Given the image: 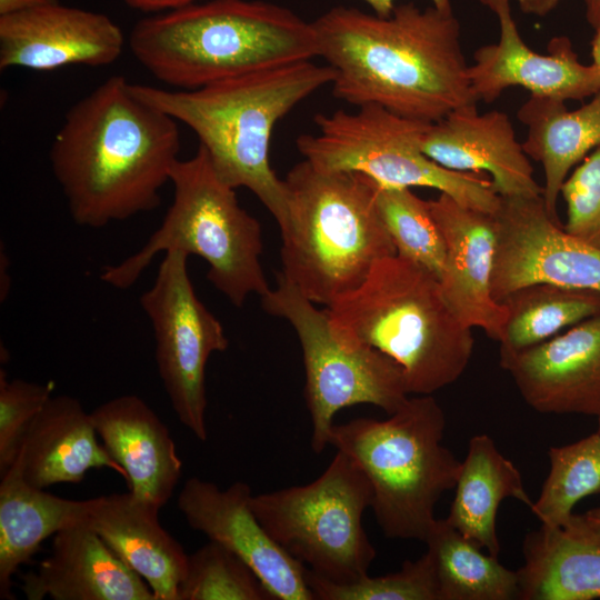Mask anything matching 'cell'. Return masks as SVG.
Wrapping results in <instances>:
<instances>
[{
  "instance_id": "obj_1",
  "label": "cell",
  "mask_w": 600,
  "mask_h": 600,
  "mask_svg": "<svg viewBox=\"0 0 600 600\" xmlns=\"http://www.w3.org/2000/svg\"><path fill=\"white\" fill-rule=\"evenodd\" d=\"M312 26L337 99L428 123L479 102L453 11L408 2L380 17L338 6Z\"/></svg>"
},
{
  "instance_id": "obj_2",
  "label": "cell",
  "mask_w": 600,
  "mask_h": 600,
  "mask_svg": "<svg viewBox=\"0 0 600 600\" xmlns=\"http://www.w3.org/2000/svg\"><path fill=\"white\" fill-rule=\"evenodd\" d=\"M179 151L177 121L116 74L67 111L49 158L73 221L100 228L159 207Z\"/></svg>"
},
{
  "instance_id": "obj_3",
  "label": "cell",
  "mask_w": 600,
  "mask_h": 600,
  "mask_svg": "<svg viewBox=\"0 0 600 600\" xmlns=\"http://www.w3.org/2000/svg\"><path fill=\"white\" fill-rule=\"evenodd\" d=\"M328 64L300 61L229 78L193 90H168L130 83L143 102L189 127L218 178L247 188L282 228L288 216L284 181L269 160L276 124L301 101L327 84Z\"/></svg>"
},
{
  "instance_id": "obj_4",
  "label": "cell",
  "mask_w": 600,
  "mask_h": 600,
  "mask_svg": "<svg viewBox=\"0 0 600 600\" xmlns=\"http://www.w3.org/2000/svg\"><path fill=\"white\" fill-rule=\"evenodd\" d=\"M130 49L156 79L193 90L318 57L312 22L261 0H203L136 22Z\"/></svg>"
},
{
  "instance_id": "obj_5",
  "label": "cell",
  "mask_w": 600,
  "mask_h": 600,
  "mask_svg": "<svg viewBox=\"0 0 600 600\" xmlns=\"http://www.w3.org/2000/svg\"><path fill=\"white\" fill-rule=\"evenodd\" d=\"M283 181L288 216L279 274L311 302L330 306L397 254L368 176L322 170L304 159Z\"/></svg>"
},
{
  "instance_id": "obj_6",
  "label": "cell",
  "mask_w": 600,
  "mask_h": 600,
  "mask_svg": "<svg viewBox=\"0 0 600 600\" xmlns=\"http://www.w3.org/2000/svg\"><path fill=\"white\" fill-rule=\"evenodd\" d=\"M326 311L342 334L394 360L410 394L456 382L472 357V329L449 306L440 281L398 254L380 260Z\"/></svg>"
},
{
  "instance_id": "obj_7",
  "label": "cell",
  "mask_w": 600,
  "mask_h": 600,
  "mask_svg": "<svg viewBox=\"0 0 600 600\" xmlns=\"http://www.w3.org/2000/svg\"><path fill=\"white\" fill-rule=\"evenodd\" d=\"M443 409L431 394H417L388 418L333 424L330 444L363 471L374 518L392 539L424 542L441 496L457 483L461 462L442 444Z\"/></svg>"
},
{
  "instance_id": "obj_8",
  "label": "cell",
  "mask_w": 600,
  "mask_h": 600,
  "mask_svg": "<svg viewBox=\"0 0 600 600\" xmlns=\"http://www.w3.org/2000/svg\"><path fill=\"white\" fill-rule=\"evenodd\" d=\"M170 182L172 203L160 227L136 253L106 266L101 279L127 289L157 254L176 249L204 259L208 280L233 306L242 307L252 293L267 294L261 226L240 206L236 189L218 178L201 146L193 157L176 162Z\"/></svg>"
},
{
  "instance_id": "obj_9",
  "label": "cell",
  "mask_w": 600,
  "mask_h": 600,
  "mask_svg": "<svg viewBox=\"0 0 600 600\" xmlns=\"http://www.w3.org/2000/svg\"><path fill=\"white\" fill-rule=\"evenodd\" d=\"M371 503L366 474L339 450L312 482L251 497V508L270 537L317 576L336 583L363 578L376 558L362 523Z\"/></svg>"
},
{
  "instance_id": "obj_10",
  "label": "cell",
  "mask_w": 600,
  "mask_h": 600,
  "mask_svg": "<svg viewBox=\"0 0 600 600\" xmlns=\"http://www.w3.org/2000/svg\"><path fill=\"white\" fill-rule=\"evenodd\" d=\"M318 133L297 138L299 152L314 167L358 172L386 187H427L459 203L493 214L500 204L486 173L449 170L421 149L430 123L403 118L379 106L314 117Z\"/></svg>"
},
{
  "instance_id": "obj_11",
  "label": "cell",
  "mask_w": 600,
  "mask_h": 600,
  "mask_svg": "<svg viewBox=\"0 0 600 600\" xmlns=\"http://www.w3.org/2000/svg\"><path fill=\"white\" fill-rule=\"evenodd\" d=\"M277 280V287L261 297V304L297 332L306 372L304 399L312 422L311 448L320 454L330 446L333 419L340 410L368 403L391 414L410 393L394 360L342 334L326 310H318L279 273Z\"/></svg>"
},
{
  "instance_id": "obj_12",
  "label": "cell",
  "mask_w": 600,
  "mask_h": 600,
  "mask_svg": "<svg viewBox=\"0 0 600 600\" xmlns=\"http://www.w3.org/2000/svg\"><path fill=\"white\" fill-rule=\"evenodd\" d=\"M188 254L169 250L140 304L156 341L159 376L179 421L200 441L206 426V366L229 341L220 321L197 297L188 274Z\"/></svg>"
},
{
  "instance_id": "obj_13",
  "label": "cell",
  "mask_w": 600,
  "mask_h": 600,
  "mask_svg": "<svg viewBox=\"0 0 600 600\" xmlns=\"http://www.w3.org/2000/svg\"><path fill=\"white\" fill-rule=\"evenodd\" d=\"M493 217L491 293L497 302L539 283L600 292V247L556 222L542 196L500 197Z\"/></svg>"
},
{
  "instance_id": "obj_14",
  "label": "cell",
  "mask_w": 600,
  "mask_h": 600,
  "mask_svg": "<svg viewBox=\"0 0 600 600\" xmlns=\"http://www.w3.org/2000/svg\"><path fill=\"white\" fill-rule=\"evenodd\" d=\"M251 488L236 481L226 489L189 478L177 504L188 524L241 558L274 600H316L306 566L288 554L267 532L251 508Z\"/></svg>"
},
{
  "instance_id": "obj_15",
  "label": "cell",
  "mask_w": 600,
  "mask_h": 600,
  "mask_svg": "<svg viewBox=\"0 0 600 600\" xmlns=\"http://www.w3.org/2000/svg\"><path fill=\"white\" fill-rule=\"evenodd\" d=\"M480 2L497 17L500 37L497 43L479 47L469 66V79L479 101L492 103L510 87L564 102L582 101L600 90V70L579 61L568 37L552 38L548 53L540 54L520 37L510 0Z\"/></svg>"
},
{
  "instance_id": "obj_16",
  "label": "cell",
  "mask_w": 600,
  "mask_h": 600,
  "mask_svg": "<svg viewBox=\"0 0 600 600\" xmlns=\"http://www.w3.org/2000/svg\"><path fill=\"white\" fill-rule=\"evenodd\" d=\"M124 36L101 12L60 2L0 16V69L51 71L104 67L122 53Z\"/></svg>"
},
{
  "instance_id": "obj_17",
  "label": "cell",
  "mask_w": 600,
  "mask_h": 600,
  "mask_svg": "<svg viewBox=\"0 0 600 600\" xmlns=\"http://www.w3.org/2000/svg\"><path fill=\"white\" fill-rule=\"evenodd\" d=\"M523 400L542 413L600 416V314L517 353L500 356Z\"/></svg>"
},
{
  "instance_id": "obj_18",
  "label": "cell",
  "mask_w": 600,
  "mask_h": 600,
  "mask_svg": "<svg viewBox=\"0 0 600 600\" xmlns=\"http://www.w3.org/2000/svg\"><path fill=\"white\" fill-rule=\"evenodd\" d=\"M421 149L449 170L490 176L500 197L543 193L509 116L500 110L480 113L477 104L458 108L428 126Z\"/></svg>"
},
{
  "instance_id": "obj_19",
  "label": "cell",
  "mask_w": 600,
  "mask_h": 600,
  "mask_svg": "<svg viewBox=\"0 0 600 600\" xmlns=\"http://www.w3.org/2000/svg\"><path fill=\"white\" fill-rule=\"evenodd\" d=\"M428 201L446 242L447 259L440 284L447 302L464 324L480 328L499 341L508 310L491 293L493 214L466 207L446 193Z\"/></svg>"
},
{
  "instance_id": "obj_20",
  "label": "cell",
  "mask_w": 600,
  "mask_h": 600,
  "mask_svg": "<svg viewBox=\"0 0 600 600\" xmlns=\"http://www.w3.org/2000/svg\"><path fill=\"white\" fill-rule=\"evenodd\" d=\"M20 587L28 600H154L90 522L56 533L50 554L22 576Z\"/></svg>"
},
{
  "instance_id": "obj_21",
  "label": "cell",
  "mask_w": 600,
  "mask_h": 600,
  "mask_svg": "<svg viewBox=\"0 0 600 600\" xmlns=\"http://www.w3.org/2000/svg\"><path fill=\"white\" fill-rule=\"evenodd\" d=\"M90 416L104 448L126 471L129 491L161 509L182 473L167 426L134 394L110 399Z\"/></svg>"
},
{
  "instance_id": "obj_22",
  "label": "cell",
  "mask_w": 600,
  "mask_h": 600,
  "mask_svg": "<svg viewBox=\"0 0 600 600\" xmlns=\"http://www.w3.org/2000/svg\"><path fill=\"white\" fill-rule=\"evenodd\" d=\"M97 436L90 413L78 399L51 397L27 430L9 469L39 489L80 482L90 469L100 468L126 480V471Z\"/></svg>"
},
{
  "instance_id": "obj_23",
  "label": "cell",
  "mask_w": 600,
  "mask_h": 600,
  "mask_svg": "<svg viewBox=\"0 0 600 600\" xmlns=\"http://www.w3.org/2000/svg\"><path fill=\"white\" fill-rule=\"evenodd\" d=\"M159 510L130 491L100 496L90 526L148 583L154 600H179L188 554L160 524Z\"/></svg>"
},
{
  "instance_id": "obj_24",
  "label": "cell",
  "mask_w": 600,
  "mask_h": 600,
  "mask_svg": "<svg viewBox=\"0 0 600 600\" xmlns=\"http://www.w3.org/2000/svg\"><path fill=\"white\" fill-rule=\"evenodd\" d=\"M522 552L518 599H600V527L584 513L559 527L541 524L524 537Z\"/></svg>"
},
{
  "instance_id": "obj_25",
  "label": "cell",
  "mask_w": 600,
  "mask_h": 600,
  "mask_svg": "<svg viewBox=\"0 0 600 600\" xmlns=\"http://www.w3.org/2000/svg\"><path fill=\"white\" fill-rule=\"evenodd\" d=\"M97 498L71 500L27 483L13 469L0 482V598L14 599L12 577L41 543L59 531L90 522Z\"/></svg>"
},
{
  "instance_id": "obj_26",
  "label": "cell",
  "mask_w": 600,
  "mask_h": 600,
  "mask_svg": "<svg viewBox=\"0 0 600 600\" xmlns=\"http://www.w3.org/2000/svg\"><path fill=\"white\" fill-rule=\"evenodd\" d=\"M517 117L528 129L524 152L543 168L546 208L560 223L557 202L563 182L576 164L600 147V90L574 110L562 100L531 94Z\"/></svg>"
},
{
  "instance_id": "obj_27",
  "label": "cell",
  "mask_w": 600,
  "mask_h": 600,
  "mask_svg": "<svg viewBox=\"0 0 600 600\" xmlns=\"http://www.w3.org/2000/svg\"><path fill=\"white\" fill-rule=\"evenodd\" d=\"M454 490L447 522L493 557L500 552L497 534L500 503L513 498L530 508L533 502L518 468L488 434L470 439Z\"/></svg>"
},
{
  "instance_id": "obj_28",
  "label": "cell",
  "mask_w": 600,
  "mask_h": 600,
  "mask_svg": "<svg viewBox=\"0 0 600 600\" xmlns=\"http://www.w3.org/2000/svg\"><path fill=\"white\" fill-rule=\"evenodd\" d=\"M424 543L440 591V600L518 599V571L484 553L446 519H436Z\"/></svg>"
},
{
  "instance_id": "obj_29",
  "label": "cell",
  "mask_w": 600,
  "mask_h": 600,
  "mask_svg": "<svg viewBox=\"0 0 600 600\" xmlns=\"http://www.w3.org/2000/svg\"><path fill=\"white\" fill-rule=\"evenodd\" d=\"M500 303L508 310L499 339L500 356L534 347L600 314V292L548 283L518 289Z\"/></svg>"
},
{
  "instance_id": "obj_30",
  "label": "cell",
  "mask_w": 600,
  "mask_h": 600,
  "mask_svg": "<svg viewBox=\"0 0 600 600\" xmlns=\"http://www.w3.org/2000/svg\"><path fill=\"white\" fill-rule=\"evenodd\" d=\"M548 457L549 472L530 510L541 524L559 527L580 500L600 493V432L551 447Z\"/></svg>"
},
{
  "instance_id": "obj_31",
  "label": "cell",
  "mask_w": 600,
  "mask_h": 600,
  "mask_svg": "<svg viewBox=\"0 0 600 600\" xmlns=\"http://www.w3.org/2000/svg\"><path fill=\"white\" fill-rule=\"evenodd\" d=\"M376 183V207L397 254L424 268L440 281L447 249L429 201L419 198L410 188Z\"/></svg>"
},
{
  "instance_id": "obj_32",
  "label": "cell",
  "mask_w": 600,
  "mask_h": 600,
  "mask_svg": "<svg viewBox=\"0 0 600 600\" xmlns=\"http://www.w3.org/2000/svg\"><path fill=\"white\" fill-rule=\"evenodd\" d=\"M179 600H274L251 568L222 544L209 540L188 554Z\"/></svg>"
},
{
  "instance_id": "obj_33",
  "label": "cell",
  "mask_w": 600,
  "mask_h": 600,
  "mask_svg": "<svg viewBox=\"0 0 600 600\" xmlns=\"http://www.w3.org/2000/svg\"><path fill=\"white\" fill-rule=\"evenodd\" d=\"M306 580L317 600H440L431 559L426 552L417 560L384 576H364L348 583H336L306 568Z\"/></svg>"
},
{
  "instance_id": "obj_34",
  "label": "cell",
  "mask_w": 600,
  "mask_h": 600,
  "mask_svg": "<svg viewBox=\"0 0 600 600\" xmlns=\"http://www.w3.org/2000/svg\"><path fill=\"white\" fill-rule=\"evenodd\" d=\"M53 383L8 380L0 371V474L12 464L32 421L52 397Z\"/></svg>"
},
{
  "instance_id": "obj_35",
  "label": "cell",
  "mask_w": 600,
  "mask_h": 600,
  "mask_svg": "<svg viewBox=\"0 0 600 600\" xmlns=\"http://www.w3.org/2000/svg\"><path fill=\"white\" fill-rule=\"evenodd\" d=\"M560 194L567 207L563 228L593 243L600 237V147L569 173Z\"/></svg>"
},
{
  "instance_id": "obj_36",
  "label": "cell",
  "mask_w": 600,
  "mask_h": 600,
  "mask_svg": "<svg viewBox=\"0 0 600 600\" xmlns=\"http://www.w3.org/2000/svg\"><path fill=\"white\" fill-rule=\"evenodd\" d=\"M129 8L151 14L163 13L203 0H121Z\"/></svg>"
},
{
  "instance_id": "obj_37",
  "label": "cell",
  "mask_w": 600,
  "mask_h": 600,
  "mask_svg": "<svg viewBox=\"0 0 600 600\" xmlns=\"http://www.w3.org/2000/svg\"><path fill=\"white\" fill-rule=\"evenodd\" d=\"M373 11L374 14L380 17H388L393 11L396 4L394 0H362ZM432 6L441 11L452 12L451 0H430Z\"/></svg>"
},
{
  "instance_id": "obj_38",
  "label": "cell",
  "mask_w": 600,
  "mask_h": 600,
  "mask_svg": "<svg viewBox=\"0 0 600 600\" xmlns=\"http://www.w3.org/2000/svg\"><path fill=\"white\" fill-rule=\"evenodd\" d=\"M59 0H0V16L53 4Z\"/></svg>"
},
{
  "instance_id": "obj_39",
  "label": "cell",
  "mask_w": 600,
  "mask_h": 600,
  "mask_svg": "<svg viewBox=\"0 0 600 600\" xmlns=\"http://www.w3.org/2000/svg\"><path fill=\"white\" fill-rule=\"evenodd\" d=\"M520 10L528 14L544 17L549 14L560 0H516Z\"/></svg>"
},
{
  "instance_id": "obj_40",
  "label": "cell",
  "mask_w": 600,
  "mask_h": 600,
  "mask_svg": "<svg viewBox=\"0 0 600 600\" xmlns=\"http://www.w3.org/2000/svg\"><path fill=\"white\" fill-rule=\"evenodd\" d=\"M583 2L587 21L594 30L600 26V0H583Z\"/></svg>"
},
{
  "instance_id": "obj_41",
  "label": "cell",
  "mask_w": 600,
  "mask_h": 600,
  "mask_svg": "<svg viewBox=\"0 0 600 600\" xmlns=\"http://www.w3.org/2000/svg\"><path fill=\"white\" fill-rule=\"evenodd\" d=\"M592 64L600 70V26L594 29V36L591 40Z\"/></svg>"
},
{
  "instance_id": "obj_42",
  "label": "cell",
  "mask_w": 600,
  "mask_h": 600,
  "mask_svg": "<svg viewBox=\"0 0 600 600\" xmlns=\"http://www.w3.org/2000/svg\"><path fill=\"white\" fill-rule=\"evenodd\" d=\"M588 520L600 527V507L593 508L584 513Z\"/></svg>"
},
{
  "instance_id": "obj_43",
  "label": "cell",
  "mask_w": 600,
  "mask_h": 600,
  "mask_svg": "<svg viewBox=\"0 0 600 600\" xmlns=\"http://www.w3.org/2000/svg\"><path fill=\"white\" fill-rule=\"evenodd\" d=\"M592 244L600 247V237Z\"/></svg>"
},
{
  "instance_id": "obj_44",
  "label": "cell",
  "mask_w": 600,
  "mask_h": 600,
  "mask_svg": "<svg viewBox=\"0 0 600 600\" xmlns=\"http://www.w3.org/2000/svg\"><path fill=\"white\" fill-rule=\"evenodd\" d=\"M598 432H600V416L598 417Z\"/></svg>"
}]
</instances>
